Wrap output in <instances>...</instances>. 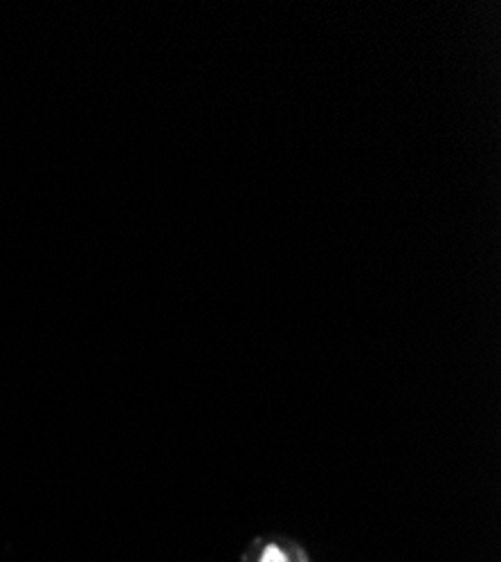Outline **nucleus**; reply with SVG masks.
Masks as SVG:
<instances>
[{"instance_id":"f257e3e1","label":"nucleus","mask_w":501,"mask_h":562,"mask_svg":"<svg viewBox=\"0 0 501 562\" xmlns=\"http://www.w3.org/2000/svg\"><path fill=\"white\" fill-rule=\"evenodd\" d=\"M261 562H288V558L284 556V551H281L279 547L270 545V547H266V551H263Z\"/></svg>"}]
</instances>
